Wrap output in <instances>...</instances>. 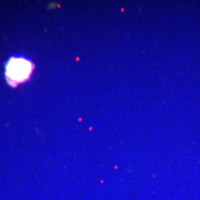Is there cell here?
Here are the masks:
<instances>
[{
  "instance_id": "cell-1",
  "label": "cell",
  "mask_w": 200,
  "mask_h": 200,
  "mask_svg": "<svg viewBox=\"0 0 200 200\" xmlns=\"http://www.w3.org/2000/svg\"><path fill=\"white\" fill-rule=\"evenodd\" d=\"M33 62L24 57H12L6 65L5 76L12 87L27 81L34 71Z\"/></svg>"
}]
</instances>
